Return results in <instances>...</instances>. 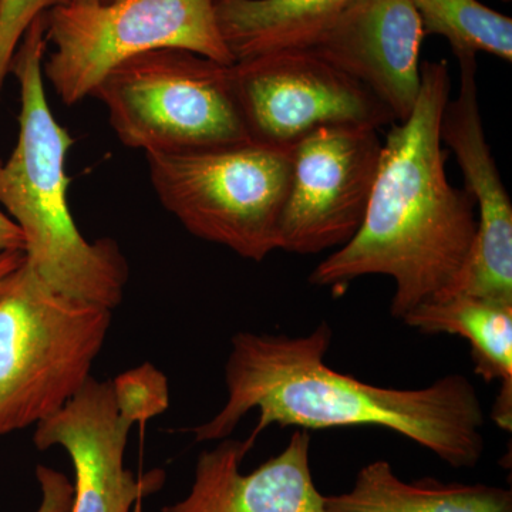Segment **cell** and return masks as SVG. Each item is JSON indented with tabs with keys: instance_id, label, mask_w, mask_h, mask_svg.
Masks as SVG:
<instances>
[{
	"instance_id": "1",
	"label": "cell",
	"mask_w": 512,
	"mask_h": 512,
	"mask_svg": "<svg viewBox=\"0 0 512 512\" xmlns=\"http://www.w3.org/2000/svg\"><path fill=\"white\" fill-rule=\"evenodd\" d=\"M329 323L309 335L239 332L231 340L225 384L227 402L194 429L195 440L228 439L242 417L258 410L247 441L254 447L272 424L302 430L373 426L392 430L454 468H473L483 457L484 412L476 387L447 375L421 389H393L330 369Z\"/></svg>"
},
{
	"instance_id": "2",
	"label": "cell",
	"mask_w": 512,
	"mask_h": 512,
	"mask_svg": "<svg viewBox=\"0 0 512 512\" xmlns=\"http://www.w3.org/2000/svg\"><path fill=\"white\" fill-rule=\"evenodd\" d=\"M419 99L409 119L392 124L365 220L355 237L313 269L312 285L345 291L366 275L389 276L393 318L446 298L473 247L478 221L466 190L448 181L441 143L450 100L447 63L421 64Z\"/></svg>"
},
{
	"instance_id": "3",
	"label": "cell",
	"mask_w": 512,
	"mask_h": 512,
	"mask_svg": "<svg viewBox=\"0 0 512 512\" xmlns=\"http://www.w3.org/2000/svg\"><path fill=\"white\" fill-rule=\"evenodd\" d=\"M46 49L43 13L26 30L10 64L20 86L19 137L8 160H0V204L22 229L26 262L47 286L113 311L127 285V261L113 239L87 241L74 224L64 168L73 138L47 103Z\"/></svg>"
},
{
	"instance_id": "4",
	"label": "cell",
	"mask_w": 512,
	"mask_h": 512,
	"mask_svg": "<svg viewBox=\"0 0 512 512\" xmlns=\"http://www.w3.org/2000/svg\"><path fill=\"white\" fill-rule=\"evenodd\" d=\"M111 311L53 291L26 262L0 291V437L62 410L92 377Z\"/></svg>"
},
{
	"instance_id": "5",
	"label": "cell",
	"mask_w": 512,
	"mask_h": 512,
	"mask_svg": "<svg viewBox=\"0 0 512 512\" xmlns=\"http://www.w3.org/2000/svg\"><path fill=\"white\" fill-rule=\"evenodd\" d=\"M92 97L109 111L121 143L146 154H180L251 143L231 66L184 49H158L111 69Z\"/></svg>"
},
{
	"instance_id": "6",
	"label": "cell",
	"mask_w": 512,
	"mask_h": 512,
	"mask_svg": "<svg viewBox=\"0 0 512 512\" xmlns=\"http://www.w3.org/2000/svg\"><path fill=\"white\" fill-rule=\"evenodd\" d=\"M146 157L161 204L194 237L255 262L279 249L291 151L247 143Z\"/></svg>"
},
{
	"instance_id": "7",
	"label": "cell",
	"mask_w": 512,
	"mask_h": 512,
	"mask_svg": "<svg viewBox=\"0 0 512 512\" xmlns=\"http://www.w3.org/2000/svg\"><path fill=\"white\" fill-rule=\"evenodd\" d=\"M43 63L67 106L92 94L111 69L158 49H184L222 64H234L222 39L215 0H117L93 5H57L46 12Z\"/></svg>"
},
{
	"instance_id": "8",
	"label": "cell",
	"mask_w": 512,
	"mask_h": 512,
	"mask_svg": "<svg viewBox=\"0 0 512 512\" xmlns=\"http://www.w3.org/2000/svg\"><path fill=\"white\" fill-rule=\"evenodd\" d=\"M167 379L146 363L114 380L90 377L62 410L37 424L39 450L62 447L74 467L72 512H130L164 483L163 471L137 478L124 466L130 431L165 412Z\"/></svg>"
},
{
	"instance_id": "9",
	"label": "cell",
	"mask_w": 512,
	"mask_h": 512,
	"mask_svg": "<svg viewBox=\"0 0 512 512\" xmlns=\"http://www.w3.org/2000/svg\"><path fill=\"white\" fill-rule=\"evenodd\" d=\"M231 83L251 143L291 151L322 127L396 123L362 83L306 49L231 64Z\"/></svg>"
},
{
	"instance_id": "10",
	"label": "cell",
	"mask_w": 512,
	"mask_h": 512,
	"mask_svg": "<svg viewBox=\"0 0 512 512\" xmlns=\"http://www.w3.org/2000/svg\"><path fill=\"white\" fill-rule=\"evenodd\" d=\"M377 131L350 124L322 127L292 148L279 249L320 254L355 237L365 220L382 157Z\"/></svg>"
},
{
	"instance_id": "11",
	"label": "cell",
	"mask_w": 512,
	"mask_h": 512,
	"mask_svg": "<svg viewBox=\"0 0 512 512\" xmlns=\"http://www.w3.org/2000/svg\"><path fill=\"white\" fill-rule=\"evenodd\" d=\"M457 62L460 89L443 111L440 137L456 156L480 218L466 266L446 298L463 295L512 303L511 200L485 138L478 106L477 56L457 57Z\"/></svg>"
},
{
	"instance_id": "12",
	"label": "cell",
	"mask_w": 512,
	"mask_h": 512,
	"mask_svg": "<svg viewBox=\"0 0 512 512\" xmlns=\"http://www.w3.org/2000/svg\"><path fill=\"white\" fill-rule=\"evenodd\" d=\"M424 36L410 0H356L306 50L362 83L403 123L419 99Z\"/></svg>"
},
{
	"instance_id": "13",
	"label": "cell",
	"mask_w": 512,
	"mask_h": 512,
	"mask_svg": "<svg viewBox=\"0 0 512 512\" xmlns=\"http://www.w3.org/2000/svg\"><path fill=\"white\" fill-rule=\"evenodd\" d=\"M251 450L247 440L224 439L202 451L190 493L163 512H325V495L312 476L308 430L295 431L281 453L241 473Z\"/></svg>"
},
{
	"instance_id": "14",
	"label": "cell",
	"mask_w": 512,
	"mask_h": 512,
	"mask_svg": "<svg viewBox=\"0 0 512 512\" xmlns=\"http://www.w3.org/2000/svg\"><path fill=\"white\" fill-rule=\"evenodd\" d=\"M404 325L427 335H456L471 346L474 370L485 382H500L494 423L512 430V303L450 296L423 303L403 316Z\"/></svg>"
},
{
	"instance_id": "15",
	"label": "cell",
	"mask_w": 512,
	"mask_h": 512,
	"mask_svg": "<svg viewBox=\"0 0 512 512\" xmlns=\"http://www.w3.org/2000/svg\"><path fill=\"white\" fill-rule=\"evenodd\" d=\"M356 0H215L222 39L235 62L308 49Z\"/></svg>"
},
{
	"instance_id": "16",
	"label": "cell",
	"mask_w": 512,
	"mask_h": 512,
	"mask_svg": "<svg viewBox=\"0 0 512 512\" xmlns=\"http://www.w3.org/2000/svg\"><path fill=\"white\" fill-rule=\"evenodd\" d=\"M325 512H512V493L484 484L407 483L387 461L367 464L348 493L325 495Z\"/></svg>"
},
{
	"instance_id": "17",
	"label": "cell",
	"mask_w": 512,
	"mask_h": 512,
	"mask_svg": "<svg viewBox=\"0 0 512 512\" xmlns=\"http://www.w3.org/2000/svg\"><path fill=\"white\" fill-rule=\"evenodd\" d=\"M424 35L444 37L453 55L484 52L512 60V19L478 0H410Z\"/></svg>"
},
{
	"instance_id": "18",
	"label": "cell",
	"mask_w": 512,
	"mask_h": 512,
	"mask_svg": "<svg viewBox=\"0 0 512 512\" xmlns=\"http://www.w3.org/2000/svg\"><path fill=\"white\" fill-rule=\"evenodd\" d=\"M63 0H0V92L20 40L37 16Z\"/></svg>"
},
{
	"instance_id": "19",
	"label": "cell",
	"mask_w": 512,
	"mask_h": 512,
	"mask_svg": "<svg viewBox=\"0 0 512 512\" xmlns=\"http://www.w3.org/2000/svg\"><path fill=\"white\" fill-rule=\"evenodd\" d=\"M36 477L42 491V503L36 512H72L74 485L66 474L40 464Z\"/></svg>"
},
{
	"instance_id": "20",
	"label": "cell",
	"mask_w": 512,
	"mask_h": 512,
	"mask_svg": "<svg viewBox=\"0 0 512 512\" xmlns=\"http://www.w3.org/2000/svg\"><path fill=\"white\" fill-rule=\"evenodd\" d=\"M26 241L22 229L15 221L0 211V254L8 251L25 252Z\"/></svg>"
},
{
	"instance_id": "21",
	"label": "cell",
	"mask_w": 512,
	"mask_h": 512,
	"mask_svg": "<svg viewBox=\"0 0 512 512\" xmlns=\"http://www.w3.org/2000/svg\"><path fill=\"white\" fill-rule=\"evenodd\" d=\"M23 262H25L23 251H8L0 254V291L8 285L10 278L15 275Z\"/></svg>"
},
{
	"instance_id": "22",
	"label": "cell",
	"mask_w": 512,
	"mask_h": 512,
	"mask_svg": "<svg viewBox=\"0 0 512 512\" xmlns=\"http://www.w3.org/2000/svg\"><path fill=\"white\" fill-rule=\"evenodd\" d=\"M100 2L101 0H63V5H93Z\"/></svg>"
},
{
	"instance_id": "23",
	"label": "cell",
	"mask_w": 512,
	"mask_h": 512,
	"mask_svg": "<svg viewBox=\"0 0 512 512\" xmlns=\"http://www.w3.org/2000/svg\"><path fill=\"white\" fill-rule=\"evenodd\" d=\"M133 512H143V508H141V501H138V503L134 505Z\"/></svg>"
},
{
	"instance_id": "24",
	"label": "cell",
	"mask_w": 512,
	"mask_h": 512,
	"mask_svg": "<svg viewBox=\"0 0 512 512\" xmlns=\"http://www.w3.org/2000/svg\"><path fill=\"white\" fill-rule=\"evenodd\" d=\"M103 3L117 2V0H101Z\"/></svg>"
},
{
	"instance_id": "25",
	"label": "cell",
	"mask_w": 512,
	"mask_h": 512,
	"mask_svg": "<svg viewBox=\"0 0 512 512\" xmlns=\"http://www.w3.org/2000/svg\"><path fill=\"white\" fill-rule=\"evenodd\" d=\"M501 2H510V0H501Z\"/></svg>"
}]
</instances>
